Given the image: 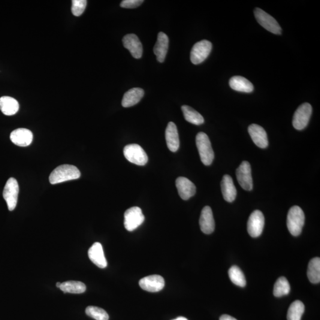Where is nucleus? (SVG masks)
Returning a JSON list of instances; mask_svg holds the SVG:
<instances>
[{
    "label": "nucleus",
    "instance_id": "f257e3e1",
    "mask_svg": "<svg viewBox=\"0 0 320 320\" xmlns=\"http://www.w3.org/2000/svg\"><path fill=\"white\" fill-rule=\"evenodd\" d=\"M81 173L74 165L63 164L54 169L50 176V182L52 185L79 179Z\"/></svg>",
    "mask_w": 320,
    "mask_h": 320
},
{
    "label": "nucleus",
    "instance_id": "f03ea898",
    "mask_svg": "<svg viewBox=\"0 0 320 320\" xmlns=\"http://www.w3.org/2000/svg\"><path fill=\"white\" fill-rule=\"evenodd\" d=\"M196 143L202 163L205 165L212 164L214 153L208 135L204 132L198 133L196 137Z\"/></svg>",
    "mask_w": 320,
    "mask_h": 320
},
{
    "label": "nucleus",
    "instance_id": "7ed1b4c3",
    "mask_svg": "<svg viewBox=\"0 0 320 320\" xmlns=\"http://www.w3.org/2000/svg\"><path fill=\"white\" fill-rule=\"evenodd\" d=\"M304 222L305 215L303 210L298 206L292 207L287 216V226L290 233L295 237L300 235Z\"/></svg>",
    "mask_w": 320,
    "mask_h": 320
},
{
    "label": "nucleus",
    "instance_id": "20e7f679",
    "mask_svg": "<svg viewBox=\"0 0 320 320\" xmlns=\"http://www.w3.org/2000/svg\"><path fill=\"white\" fill-rule=\"evenodd\" d=\"M123 154L128 161L136 165H146L149 160L146 153L138 144L127 145L123 149Z\"/></svg>",
    "mask_w": 320,
    "mask_h": 320
},
{
    "label": "nucleus",
    "instance_id": "39448f33",
    "mask_svg": "<svg viewBox=\"0 0 320 320\" xmlns=\"http://www.w3.org/2000/svg\"><path fill=\"white\" fill-rule=\"evenodd\" d=\"M255 16L258 23L268 32L276 35H280L282 29L277 21L261 8H256Z\"/></svg>",
    "mask_w": 320,
    "mask_h": 320
},
{
    "label": "nucleus",
    "instance_id": "423d86ee",
    "mask_svg": "<svg viewBox=\"0 0 320 320\" xmlns=\"http://www.w3.org/2000/svg\"><path fill=\"white\" fill-rule=\"evenodd\" d=\"M145 216L140 208L134 207L125 211L124 225L126 230L131 232L143 224Z\"/></svg>",
    "mask_w": 320,
    "mask_h": 320
},
{
    "label": "nucleus",
    "instance_id": "0eeeda50",
    "mask_svg": "<svg viewBox=\"0 0 320 320\" xmlns=\"http://www.w3.org/2000/svg\"><path fill=\"white\" fill-rule=\"evenodd\" d=\"M19 192V186L17 181L14 178H10L3 191V197L7 203L9 211H13L16 208Z\"/></svg>",
    "mask_w": 320,
    "mask_h": 320
},
{
    "label": "nucleus",
    "instance_id": "6e6552de",
    "mask_svg": "<svg viewBox=\"0 0 320 320\" xmlns=\"http://www.w3.org/2000/svg\"><path fill=\"white\" fill-rule=\"evenodd\" d=\"M312 107L308 103H305L299 107L295 111L293 117L292 124L299 131L306 128L312 114Z\"/></svg>",
    "mask_w": 320,
    "mask_h": 320
},
{
    "label": "nucleus",
    "instance_id": "1a4fd4ad",
    "mask_svg": "<svg viewBox=\"0 0 320 320\" xmlns=\"http://www.w3.org/2000/svg\"><path fill=\"white\" fill-rule=\"evenodd\" d=\"M213 45L207 40H202L193 45L191 53V60L193 64L198 65L208 58L212 50Z\"/></svg>",
    "mask_w": 320,
    "mask_h": 320
},
{
    "label": "nucleus",
    "instance_id": "9d476101",
    "mask_svg": "<svg viewBox=\"0 0 320 320\" xmlns=\"http://www.w3.org/2000/svg\"><path fill=\"white\" fill-rule=\"evenodd\" d=\"M265 226L264 214L259 210H256L250 215L247 222V231L252 237H258L262 233Z\"/></svg>",
    "mask_w": 320,
    "mask_h": 320
},
{
    "label": "nucleus",
    "instance_id": "9b49d317",
    "mask_svg": "<svg viewBox=\"0 0 320 320\" xmlns=\"http://www.w3.org/2000/svg\"><path fill=\"white\" fill-rule=\"evenodd\" d=\"M236 176L241 188L247 191H252L253 189L252 169L248 161H244L241 162L237 169Z\"/></svg>",
    "mask_w": 320,
    "mask_h": 320
},
{
    "label": "nucleus",
    "instance_id": "f8f14e48",
    "mask_svg": "<svg viewBox=\"0 0 320 320\" xmlns=\"http://www.w3.org/2000/svg\"><path fill=\"white\" fill-rule=\"evenodd\" d=\"M141 289L150 292H158L164 288L165 281L161 276L153 274L145 277L139 282Z\"/></svg>",
    "mask_w": 320,
    "mask_h": 320
},
{
    "label": "nucleus",
    "instance_id": "ddd939ff",
    "mask_svg": "<svg viewBox=\"0 0 320 320\" xmlns=\"http://www.w3.org/2000/svg\"><path fill=\"white\" fill-rule=\"evenodd\" d=\"M123 46L129 51L136 59H140L143 55V45L137 35H126L122 39Z\"/></svg>",
    "mask_w": 320,
    "mask_h": 320
},
{
    "label": "nucleus",
    "instance_id": "4468645a",
    "mask_svg": "<svg viewBox=\"0 0 320 320\" xmlns=\"http://www.w3.org/2000/svg\"><path fill=\"white\" fill-rule=\"evenodd\" d=\"M176 186L180 198L183 200H188L195 195V185L186 177H178L176 180Z\"/></svg>",
    "mask_w": 320,
    "mask_h": 320
},
{
    "label": "nucleus",
    "instance_id": "2eb2a0df",
    "mask_svg": "<svg viewBox=\"0 0 320 320\" xmlns=\"http://www.w3.org/2000/svg\"><path fill=\"white\" fill-rule=\"evenodd\" d=\"M199 225L201 231L204 234L213 233L215 229V221H214L213 211L210 207L207 206L202 210Z\"/></svg>",
    "mask_w": 320,
    "mask_h": 320
},
{
    "label": "nucleus",
    "instance_id": "dca6fc26",
    "mask_svg": "<svg viewBox=\"0 0 320 320\" xmlns=\"http://www.w3.org/2000/svg\"><path fill=\"white\" fill-rule=\"evenodd\" d=\"M248 131L250 137L257 146L261 149L268 147L267 135L264 128L258 125L252 124L249 126Z\"/></svg>",
    "mask_w": 320,
    "mask_h": 320
},
{
    "label": "nucleus",
    "instance_id": "f3484780",
    "mask_svg": "<svg viewBox=\"0 0 320 320\" xmlns=\"http://www.w3.org/2000/svg\"><path fill=\"white\" fill-rule=\"evenodd\" d=\"M10 140L12 143L17 146H29L32 143L33 134L28 129H17L11 133Z\"/></svg>",
    "mask_w": 320,
    "mask_h": 320
},
{
    "label": "nucleus",
    "instance_id": "a211bd4d",
    "mask_svg": "<svg viewBox=\"0 0 320 320\" xmlns=\"http://www.w3.org/2000/svg\"><path fill=\"white\" fill-rule=\"evenodd\" d=\"M88 256L90 261L97 267L101 268L107 267V262L101 243L96 242L93 244L89 250Z\"/></svg>",
    "mask_w": 320,
    "mask_h": 320
},
{
    "label": "nucleus",
    "instance_id": "6ab92c4d",
    "mask_svg": "<svg viewBox=\"0 0 320 320\" xmlns=\"http://www.w3.org/2000/svg\"><path fill=\"white\" fill-rule=\"evenodd\" d=\"M165 140L168 149L171 152H176L179 149L180 141L179 133L174 123L170 122L168 123L165 130Z\"/></svg>",
    "mask_w": 320,
    "mask_h": 320
},
{
    "label": "nucleus",
    "instance_id": "aec40b11",
    "mask_svg": "<svg viewBox=\"0 0 320 320\" xmlns=\"http://www.w3.org/2000/svg\"><path fill=\"white\" fill-rule=\"evenodd\" d=\"M169 39L167 35L164 33L160 32L158 35V41H157L155 48H154V53L157 57V59L160 62L164 61L166 55H167L168 49Z\"/></svg>",
    "mask_w": 320,
    "mask_h": 320
},
{
    "label": "nucleus",
    "instance_id": "412c9836",
    "mask_svg": "<svg viewBox=\"0 0 320 320\" xmlns=\"http://www.w3.org/2000/svg\"><path fill=\"white\" fill-rule=\"evenodd\" d=\"M221 191L225 200L228 202H233L237 196V190L233 180L230 176L225 175L221 182Z\"/></svg>",
    "mask_w": 320,
    "mask_h": 320
},
{
    "label": "nucleus",
    "instance_id": "4be33fe9",
    "mask_svg": "<svg viewBox=\"0 0 320 320\" xmlns=\"http://www.w3.org/2000/svg\"><path fill=\"white\" fill-rule=\"evenodd\" d=\"M144 96V91L141 88H133L123 95L122 105L124 107H132L140 102Z\"/></svg>",
    "mask_w": 320,
    "mask_h": 320
},
{
    "label": "nucleus",
    "instance_id": "5701e85b",
    "mask_svg": "<svg viewBox=\"0 0 320 320\" xmlns=\"http://www.w3.org/2000/svg\"><path fill=\"white\" fill-rule=\"evenodd\" d=\"M19 109V104L16 99L9 96H3L0 98V110L5 115H14Z\"/></svg>",
    "mask_w": 320,
    "mask_h": 320
},
{
    "label": "nucleus",
    "instance_id": "b1692460",
    "mask_svg": "<svg viewBox=\"0 0 320 320\" xmlns=\"http://www.w3.org/2000/svg\"><path fill=\"white\" fill-rule=\"evenodd\" d=\"M229 86L235 91L251 93L254 90V86L247 78L241 76L232 77L229 80Z\"/></svg>",
    "mask_w": 320,
    "mask_h": 320
},
{
    "label": "nucleus",
    "instance_id": "393cba45",
    "mask_svg": "<svg viewBox=\"0 0 320 320\" xmlns=\"http://www.w3.org/2000/svg\"><path fill=\"white\" fill-rule=\"evenodd\" d=\"M182 110L186 121L195 125H201L204 123L203 116L192 107L184 105L182 107Z\"/></svg>",
    "mask_w": 320,
    "mask_h": 320
},
{
    "label": "nucleus",
    "instance_id": "a878e982",
    "mask_svg": "<svg viewBox=\"0 0 320 320\" xmlns=\"http://www.w3.org/2000/svg\"><path fill=\"white\" fill-rule=\"evenodd\" d=\"M307 276L312 283L320 282V259L315 258L311 260L308 267Z\"/></svg>",
    "mask_w": 320,
    "mask_h": 320
},
{
    "label": "nucleus",
    "instance_id": "bb28decb",
    "mask_svg": "<svg viewBox=\"0 0 320 320\" xmlns=\"http://www.w3.org/2000/svg\"><path fill=\"white\" fill-rule=\"evenodd\" d=\"M59 289L64 293L79 294L86 291V286L84 283L80 281L69 280V281L61 283Z\"/></svg>",
    "mask_w": 320,
    "mask_h": 320
},
{
    "label": "nucleus",
    "instance_id": "cd10ccee",
    "mask_svg": "<svg viewBox=\"0 0 320 320\" xmlns=\"http://www.w3.org/2000/svg\"><path fill=\"white\" fill-rule=\"evenodd\" d=\"M228 276L231 282L240 287H244L246 285L245 276L239 267L237 266H232L228 270Z\"/></svg>",
    "mask_w": 320,
    "mask_h": 320
},
{
    "label": "nucleus",
    "instance_id": "c85d7f7f",
    "mask_svg": "<svg viewBox=\"0 0 320 320\" xmlns=\"http://www.w3.org/2000/svg\"><path fill=\"white\" fill-rule=\"evenodd\" d=\"M291 291V286L287 279L280 277L274 285L273 295L276 297H281L287 295Z\"/></svg>",
    "mask_w": 320,
    "mask_h": 320
},
{
    "label": "nucleus",
    "instance_id": "c756f323",
    "mask_svg": "<svg viewBox=\"0 0 320 320\" xmlns=\"http://www.w3.org/2000/svg\"><path fill=\"white\" fill-rule=\"evenodd\" d=\"M305 311V306L300 301H295L290 306L287 315L288 320H301Z\"/></svg>",
    "mask_w": 320,
    "mask_h": 320
},
{
    "label": "nucleus",
    "instance_id": "7c9ffc66",
    "mask_svg": "<svg viewBox=\"0 0 320 320\" xmlns=\"http://www.w3.org/2000/svg\"><path fill=\"white\" fill-rule=\"evenodd\" d=\"M86 314L96 320H108L109 316L104 309L98 307L89 306L86 308Z\"/></svg>",
    "mask_w": 320,
    "mask_h": 320
},
{
    "label": "nucleus",
    "instance_id": "2f4dec72",
    "mask_svg": "<svg viewBox=\"0 0 320 320\" xmlns=\"http://www.w3.org/2000/svg\"><path fill=\"white\" fill-rule=\"evenodd\" d=\"M87 1L86 0H73L72 1L71 11L75 16H80L85 10Z\"/></svg>",
    "mask_w": 320,
    "mask_h": 320
},
{
    "label": "nucleus",
    "instance_id": "473e14b6",
    "mask_svg": "<svg viewBox=\"0 0 320 320\" xmlns=\"http://www.w3.org/2000/svg\"><path fill=\"white\" fill-rule=\"evenodd\" d=\"M143 0H123L120 3V7L125 8H134L143 4Z\"/></svg>",
    "mask_w": 320,
    "mask_h": 320
},
{
    "label": "nucleus",
    "instance_id": "72a5a7b5",
    "mask_svg": "<svg viewBox=\"0 0 320 320\" xmlns=\"http://www.w3.org/2000/svg\"><path fill=\"white\" fill-rule=\"evenodd\" d=\"M219 320H237L235 319L234 318H232V317L230 316L224 315L221 316V318H220Z\"/></svg>",
    "mask_w": 320,
    "mask_h": 320
},
{
    "label": "nucleus",
    "instance_id": "f704fd0d",
    "mask_svg": "<svg viewBox=\"0 0 320 320\" xmlns=\"http://www.w3.org/2000/svg\"><path fill=\"white\" fill-rule=\"evenodd\" d=\"M173 320H188L185 318H183V317H179V318H177L176 319H174Z\"/></svg>",
    "mask_w": 320,
    "mask_h": 320
},
{
    "label": "nucleus",
    "instance_id": "c9c22d12",
    "mask_svg": "<svg viewBox=\"0 0 320 320\" xmlns=\"http://www.w3.org/2000/svg\"><path fill=\"white\" fill-rule=\"evenodd\" d=\"M61 282H57V283H56V287H57V288H60V286H61Z\"/></svg>",
    "mask_w": 320,
    "mask_h": 320
}]
</instances>
